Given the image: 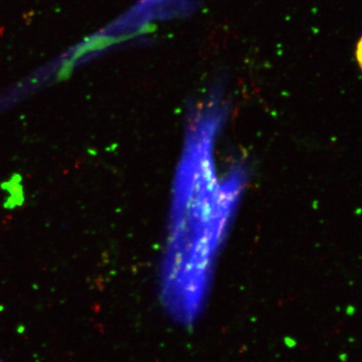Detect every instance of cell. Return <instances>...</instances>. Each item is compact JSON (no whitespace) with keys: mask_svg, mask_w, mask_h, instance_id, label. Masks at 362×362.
<instances>
[{"mask_svg":"<svg viewBox=\"0 0 362 362\" xmlns=\"http://www.w3.org/2000/svg\"><path fill=\"white\" fill-rule=\"evenodd\" d=\"M217 127L205 117L187 122L161 265L163 290L174 305L194 307L204 296L244 186L241 167L218 175L214 158Z\"/></svg>","mask_w":362,"mask_h":362,"instance_id":"cell-1","label":"cell"},{"mask_svg":"<svg viewBox=\"0 0 362 362\" xmlns=\"http://www.w3.org/2000/svg\"><path fill=\"white\" fill-rule=\"evenodd\" d=\"M355 55H356V59H357V61H358L359 66H360V67L361 68L362 70V36L360 39L358 43H357Z\"/></svg>","mask_w":362,"mask_h":362,"instance_id":"cell-2","label":"cell"}]
</instances>
